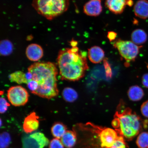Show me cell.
Segmentation results:
<instances>
[{
  "label": "cell",
  "instance_id": "1",
  "mask_svg": "<svg viewBox=\"0 0 148 148\" xmlns=\"http://www.w3.org/2000/svg\"><path fill=\"white\" fill-rule=\"evenodd\" d=\"M57 63L61 78L76 81L82 77L88 69L86 53L79 51L77 46L60 50Z\"/></svg>",
  "mask_w": 148,
  "mask_h": 148
},
{
  "label": "cell",
  "instance_id": "2",
  "mask_svg": "<svg viewBox=\"0 0 148 148\" xmlns=\"http://www.w3.org/2000/svg\"><path fill=\"white\" fill-rule=\"evenodd\" d=\"M28 71L32 74V79L38 84V89L32 94L47 99L58 95L56 64L50 62L34 63L28 68Z\"/></svg>",
  "mask_w": 148,
  "mask_h": 148
},
{
  "label": "cell",
  "instance_id": "3",
  "mask_svg": "<svg viewBox=\"0 0 148 148\" xmlns=\"http://www.w3.org/2000/svg\"><path fill=\"white\" fill-rule=\"evenodd\" d=\"M112 125L119 136L128 140L139 134L142 126L139 116L127 107L116 112Z\"/></svg>",
  "mask_w": 148,
  "mask_h": 148
},
{
  "label": "cell",
  "instance_id": "4",
  "mask_svg": "<svg viewBox=\"0 0 148 148\" xmlns=\"http://www.w3.org/2000/svg\"><path fill=\"white\" fill-rule=\"evenodd\" d=\"M69 0H33V8L47 20H53L66 12Z\"/></svg>",
  "mask_w": 148,
  "mask_h": 148
},
{
  "label": "cell",
  "instance_id": "5",
  "mask_svg": "<svg viewBox=\"0 0 148 148\" xmlns=\"http://www.w3.org/2000/svg\"><path fill=\"white\" fill-rule=\"evenodd\" d=\"M87 125L90 131L98 134L101 148H110L119 136L115 130L97 126L90 123Z\"/></svg>",
  "mask_w": 148,
  "mask_h": 148
},
{
  "label": "cell",
  "instance_id": "6",
  "mask_svg": "<svg viewBox=\"0 0 148 148\" xmlns=\"http://www.w3.org/2000/svg\"><path fill=\"white\" fill-rule=\"evenodd\" d=\"M114 41V47L118 50L120 55L127 62L135 60L142 47L129 40L117 39Z\"/></svg>",
  "mask_w": 148,
  "mask_h": 148
},
{
  "label": "cell",
  "instance_id": "7",
  "mask_svg": "<svg viewBox=\"0 0 148 148\" xmlns=\"http://www.w3.org/2000/svg\"><path fill=\"white\" fill-rule=\"evenodd\" d=\"M29 96L27 90L21 86L11 87L7 90L8 100L14 106H22L26 104Z\"/></svg>",
  "mask_w": 148,
  "mask_h": 148
},
{
  "label": "cell",
  "instance_id": "8",
  "mask_svg": "<svg viewBox=\"0 0 148 148\" xmlns=\"http://www.w3.org/2000/svg\"><path fill=\"white\" fill-rule=\"evenodd\" d=\"M134 4L132 0H106L105 5L113 13L119 14L124 11L126 7L132 6Z\"/></svg>",
  "mask_w": 148,
  "mask_h": 148
},
{
  "label": "cell",
  "instance_id": "9",
  "mask_svg": "<svg viewBox=\"0 0 148 148\" xmlns=\"http://www.w3.org/2000/svg\"><path fill=\"white\" fill-rule=\"evenodd\" d=\"M102 0H90L83 7V12L88 16H97L102 12Z\"/></svg>",
  "mask_w": 148,
  "mask_h": 148
},
{
  "label": "cell",
  "instance_id": "10",
  "mask_svg": "<svg viewBox=\"0 0 148 148\" xmlns=\"http://www.w3.org/2000/svg\"><path fill=\"white\" fill-rule=\"evenodd\" d=\"M39 117L34 112H31L25 118L23 129L27 134H29L37 130L39 126Z\"/></svg>",
  "mask_w": 148,
  "mask_h": 148
},
{
  "label": "cell",
  "instance_id": "11",
  "mask_svg": "<svg viewBox=\"0 0 148 148\" xmlns=\"http://www.w3.org/2000/svg\"><path fill=\"white\" fill-rule=\"evenodd\" d=\"M26 55L29 60L36 62L43 56V51L41 46L36 44L28 46L26 50Z\"/></svg>",
  "mask_w": 148,
  "mask_h": 148
},
{
  "label": "cell",
  "instance_id": "12",
  "mask_svg": "<svg viewBox=\"0 0 148 148\" xmlns=\"http://www.w3.org/2000/svg\"><path fill=\"white\" fill-rule=\"evenodd\" d=\"M88 56L90 60L94 64L99 63L104 58L105 52L99 46H92L88 49Z\"/></svg>",
  "mask_w": 148,
  "mask_h": 148
},
{
  "label": "cell",
  "instance_id": "13",
  "mask_svg": "<svg viewBox=\"0 0 148 148\" xmlns=\"http://www.w3.org/2000/svg\"><path fill=\"white\" fill-rule=\"evenodd\" d=\"M135 15L142 19L148 18V1L139 0L136 2L134 7Z\"/></svg>",
  "mask_w": 148,
  "mask_h": 148
},
{
  "label": "cell",
  "instance_id": "14",
  "mask_svg": "<svg viewBox=\"0 0 148 148\" xmlns=\"http://www.w3.org/2000/svg\"><path fill=\"white\" fill-rule=\"evenodd\" d=\"M63 144L66 148H73L77 141L76 133L75 131L67 130L61 138Z\"/></svg>",
  "mask_w": 148,
  "mask_h": 148
},
{
  "label": "cell",
  "instance_id": "15",
  "mask_svg": "<svg viewBox=\"0 0 148 148\" xmlns=\"http://www.w3.org/2000/svg\"><path fill=\"white\" fill-rule=\"evenodd\" d=\"M147 38V33L141 29H135L131 35V41L138 46L145 43Z\"/></svg>",
  "mask_w": 148,
  "mask_h": 148
},
{
  "label": "cell",
  "instance_id": "16",
  "mask_svg": "<svg viewBox=\"0 0 148 148\" xmlns=\"http://www.w3.org/2000/svg\"><path fill=\"white\" fill-rule=\"evenodd\" d=\"M129 99L133 101H138L144 97V92L142 89L138 86H131L128 91Z\"/></svg>",
  "mask_w": 148,
  "mask_h": 148
},
{
  "label": "cell",
  "instance_id": "17",
  "mask_svg": "<svg viewBox=\"0 0 148 148\" xmlns=\"http://www.w3.org/2000/svg\"><path fill=\"white\" fill-rule=\"evenodd\" d=\"M51 131L52 134L54 137L60 139L67 131V128L64 124L61 122H56L53 125Z\"/></svg>",
  "mask_w": 148,
  "mask_h": 148
},
{
  "label": "cell",
  "instance_id": "18",
  "mask_svg": "<svg viewBox=\"0 0 148 148\" xmlns=\"http://www.w3.org/2000/svg\"><path fill=\"white\" fill-rule=\"evenodd\" d=\"M8 77L11 82H15L18 84H27L28 83L26 73L21 71H16L11 73Z\"/></svg>",
  "mask_w": 148,
  "mask_h": 148
},
{
  "label": "cell",
  "instance_id": "19",
  "mask_svg": "<svg viewBox=\"0 0 148 148\" xmlns=\"http://www.w3.org/2000/svg\"><path fill=\"white\" fill-rule=\"evenodd\" d=\"M62 96L64 99L68 102H73L78 98L77 92L74 89L71 88H64L62 92Z\"/></svg>",
  "mask_w": 148,
  "mask_h": 148
},
{
  "label": "cell",
  "instance_id": "20",
  "mask_svg": "<svg viewBox=\"0 0 148 148\" xmlns=\"http://www.w3.org/2000/svg\"><path fill=\"white\" fill-rule=\"evenodd\" d=\"M13 46L10 40H1L0 46V52L1 55L6 56L12 53Z\"/></svg>",
  "mask_w": 148,
  "mask_h": 148
},
{
  "label": "cell",
  "instance_id": "21",
  "mask_svg": "<svg viewBox=\"0 0 148 148\" xmlns=\"http://www.w3.org/2000/svg\"><path fill=\"white\" fill-rule=\"evenodd\" d=\"M29 136L36 140L40 148H44L49 143V139L42 133L35 132Z\"/></svg>",
  "mask_w": 148,
  "mask_h": 148
},
{
  "label": "cell",
  "instance_id": "22",
  "mask_svg": "<svg viewBox=\"0 0 148 148\" xmlns=\"http://www.w3.org/2000/svg\"><path fill=\"white\" fill-rule=\"evenodd\" d=\"M136 143L139 148H148V132H143L138 135Z\"/></svg>",
  "mask_w": 148,
  "mask_h": 148
},
{
  "label": "cell",
  "instance_id": "23",
  "mask_svg": "<svg viewBox=\"0 0 148 148\" xmlns=\"http://www.w3.org/2000/svg\"><path fill=\"white\" fill-rule=\"evenodd\" d=\"M22 142L23 148H40L36 140L29 136L23 138Z\"/></svg>",
  "mask_w": 148,
  "mask_h": 148
},
{
  "label": "cell",
  "instance_id": "24",
  "mask_svg": "<svg viewBox=\"0 0 148 148\" xmlns=\"http://www.w3.org/2000/svg\"><path fill=\"white\" fill-rule=\"evenodd\" d=\"M11 141V137L8 132L1 133L0 136V148H8Z\"/></svg>",
  "mask_w": 148,
  "mask_h": 148
},
{
  "label": "cell",
  "instance_id": "25",
  "mask_svg": "<svg viewBox=\"0 0 148 148\" xmlns=\"http://www.w3.org/2000/svg\"><path fill=\"white\" fill-rule=\"evenodd\" d=\"M110 148H127L125 138L123 136H118L117 139Z\"/></svg>",
  "mask_w": 148,
  "mask_h": 148
},
{
  "label": "cell",
  "instance_id": "26",
  "mask_svg": "<svg viewBox=\"0 0 148 148\" xmlns=\"http://www.w3.org/2000/svg\"><path fill=\"white\" fill-rule=\"evenodd\" d=\"M49 148H64V146L60 139L55 138L50 142Z\"/></svg>",
  "mask_w": 148,
  "mask_h": 148
},
{
  "label": "cell",
  "instance_id": "27",
  "mask_svg": "<svg viewBox=\"0 0 148 148\" xmlns=\"http://www.w3.org/2000/svg\"><path fill=\"white\" fill-rule=\"evenodd\" d=\"M9 103L4 98L1 97L0 99V112L1 114L4 113L8 110Z\"/></svg>",
  "mask_w": 148,
  "mask_h": 148
},
{
  "label": "cell",
  "instance_id": "28",
  "mask_svg": "<svg viewBox=\"0 0 148 148\" xmlns=\"http://www.w3.org/2000/svg\"><path fill=\"white\" fill-rule=\"evenodd\" d=\"M140 111L142 115L148 118V101L144 102L142 104Z\"/></svg>",
  "mask_w": 148,
  "mask_h": 148
},
{
  "label": "cell",
  "instance_id": "29",
  "mask_svg": "<svg viewBox=\"0 0 148 148\" xmlns=\"http://www.w3.org/2000/svg\"><path fill=\"white\" fill-rule=\"evenodd\" d=\"M116 36L117 33L113 31H110L108 33L107 37L110 41L112 42L115 40Z\"/></svg>",
  "mask_w": 148,
  "mask_h": 148
},
{
  "label": "cell",
  "instance_id": "30",
  "mask_svg": "<svg viewBox=\"0 0 148 148\" xmlns=\"http://www.w3.org/2000/svg\"><path fill=\"white\" fill-rule=\"evenodd\" d=\"M142 83L145 87L148 88V73L144 74L142 77Z\"/></svg>",
  "mask_w": 148,
  "mask_h": 148
},
{
  "label": "cell",
  "instance_id": "31",
  "mask_svg": "<svg viewBox=\"0 0 148 148\" xmlns=\"http://www.w3.org/2000/svg\"><path fill=\"white\" fill-rule=\"evenodd\" d=\"M77 42L75 40H73L71 42V44L72 47H75V46H77Z\"/></svg>",
  "mask_w": 148,
  "mask_h": 148
},
{
  "label": "cell",
  "instance_id": "32",
  "mask_svg": "<svg viewBox=\"0 0 148 148\" xmlns=\"http://www.w3.org/2000/svg\"></svg>",
  "mask_w": 148,
  "mask_h": 148
}]
</instances>
